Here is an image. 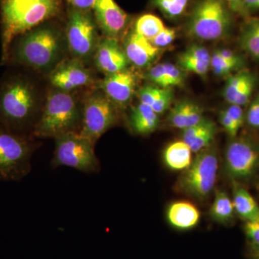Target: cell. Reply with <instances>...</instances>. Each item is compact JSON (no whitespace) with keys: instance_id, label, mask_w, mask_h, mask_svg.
<instances>
[{"instance_id":"1","label":"cell","mask_w":259,"mask_h":259,"mask_svg":"<svg viewBox=\"0 0 259 259\" xmlns=\"http://www.w3.org/2000/svg\"><path fill=\"white\" fill-rule=\"evenodd\" d=\"M42 105L36 84L23 71L11 70L0 79V125L30 136L40 118Z\"/></svg>"},{"instance_id":"2","label":"cell","mask_w":259,"mask_h":259,"mask_svg":"<svg viewBox=\"0 0 259 259\" xmlns=\"http://www.w3.org/2000/svg\"><path fill=\"white\" fill-rule=\"evenodd\" d=\"M66 51L65 32L44 23L13 40L6 64L50 73L64 60Z\"/></svg>"},{"instance_id":"3","label":"cell","mask_w":259,"mask_h":259,"mask_svg":"<svg viewBox=\"0 0 259 259\" xmlns=\"http://www.w3.org/2000/svg\"><path fill=\"white\" fill-rule=\"evenodd\" d=\"M61 7V0H0L2 64L16 37L56 17Z\"/></svg>"},{"instance_id":"4","label":"cell","mask_w":259,"mask_h":259,"mask_svg":"<svg viewBox=\"0 0 259 259\" xmlns=\"http://www.w3.org/2000/svg\"><path fill=\"white\" fill-rule=\"evenodd\" d=\"M82 104L71 92L55 90L48 95L32 136L40 139L79 132Z\"/></svg>"},{"instance_id":"5","label":"cell","mask_w":259,"mask_h":259,"mask_svg":"<svg viewBox=\"0 0 259 259\" xmlns=\"http://www.w3.org/2000/svg\"><path fill=\"white\" fill-rule=\"evenodd\" d=\"M231 11L225 0H198L187 20V35L204 41L224 38L231 28Z\"/></svg>"},{"instance_id":"6","label":"cell","mask_w":259,"mask_h":259,"mask_svg":"<svg viewBox=\"0 0 259 259\" xmlns=\"http://www.w3.org/2000/svg\"><path fill=\"white\" fill-rule=\"evenodd\" d=\"M36 147L30 136L0 125V180L20 181L26 177Z\"/></svg>"},{"instance_id":"7","label":"cell","mask_w":259,"mask_h":259,"mask_svg":"<svg viewBox=\"0 0 259 259\" xmlns=\"http://www.w3.org/2000/svg\"><path fill=\"white\" fill-rule=\"evenodd\" d=\"M218 162L217 151L212 146L199 151L179 177L176 190L198 200L207 199L215 186Z\"/></svg>"},{"instance_id":"8","label":"cell","mask_w":259,"mask_h":259,"mask_svg":"<svg viewBox=\"0 0 259 259\" xmlns=\"http://www.w3.org/2000/svg\"><path fill=\"white\" fill-rule=\"evenodd\" d=\"M94 146L95 144L79 132L57 136L51 166H68L84 173H97L100 170V163Z\"/></svg>"},{"instance_id":"9","label":"cell","mask_w":259,"mask_h":259,"mask_svg":"<svg viewBox=\"0 0 259 259\" xmlns=\"http://www.w3.org/2000/svg\"><path fill=\"white\" fill-rule=\"evenodd\" d=\"M65 36L68 51L74 59L86 62L93 58L100 38L90 11L70 8Z\"/></svg>"},{"instance_id":"10","label":"cell","mask_w":259,"mask_h":259,"mask_svg":"<svg viewBox=\"0 0 259 259\" xmlns=\"http://www.w3.org/2000/svg\"><path fill=\"white\" fill-rule=\"evenodd\" d=\"M117 107L102 91H95L84 99L79 134L93 144L118 121Z\"/></svg>"},{"instance_id":"11","label":"cell","mask_w":259,"mask_h":259,"mask_svg":"<svg viewBox=\"0 0 259 259\" xmlns=\"http://www.w3.org/2000/svg\"><path fill=\"white\" fill-rule=\"evenodd\" d=\"M225 169L235 182L250 180L259 170V145L245 136L235 137L226 148Z\"/></svg>"},{"instance_id":"12","label":"cell","mask_w":259,"mask_h":259,"mask_svg":"<svg viewBox=\"0 0 259 259\" xmlns=\"http://www.w3.org/2000/svg\"><path fill=\"white\" fill-rule=\"evenodd\" d=\"M93 10L97 27L104 37L118 41L125 35L130 17L115 0H96Z\"/></svg>"},{"instance_id":"13","label":"cell","mask_w":259,"mask_h":259,"mask_svg":"<svg viewBox=\"0 0 259 259\" xmlns=\"http://www.w3.org/2000/svg\"><path fill=\"white\" fill-rule=\"evenodd\" d=\"M49 81L56 90L71 92L93 84L95 78L92 71L78 59H64L50 72Z\"/></svg>"},{"instance_id":"14","label":"cell","mask_w":259,"mask_h":259,"mask_svg":"<svg viewBox=\"0 0 259 259\" xmlns=\"http://www.w3.org/2000/svg\"><path fill=\"white\" fill-rule=\"evenodd\" d=\"M93 60L97 69L106 76L125 71L130 64L118 41L105 37L100 38Z\"/></svg>"},{"instance_id":"15","label":"cell","mask_w":259,"mask_h":259,"mask_svg":"<svg viewBox=\"0 0 259 259\" xmlns=\"http://www.w3.org/2000/svg\"><path fill=\"white\" fill-rule=\"evenodd\" d=\"M136 87V78L129 70L107 75L100 88L110 101L119 108H125L132 100Z\"/></svg>"},{"instance_id":"16","label":"cell","mask_w":259,"mask_h":259,"mask_svg":"<svg viewBox=\"0 0 259 259\" xmlns=\"http://www.w3.org/2000/svg\"><path fill=\"white\" fill-rule=\"evenodd\" d=\"M123 50L130 64L137 68H147L157 59L160 49L152 42L135 31L128 32L123 44Z\"/></svg>"},{"instance_id":"17","label":"cell","mask_w":259,"mask_h":259,"mask_svg":"<svg viewBox=\"0 0 259 259\" xmlns=\"http://www.w3.org/2000/svg\"><path fill=\"white\" fill-rule=\"evenodd\" d=\"M203 110L190 100L177 103L168 114V122L171 127L182 131L197 125L204 120Z\"/></svg>"},{"instance_id":"18","label":"cell","mask_w":259,"mask_h":259,"mask_svg":"<svg viewBox=\"0 0 259 259\" xmlns=\"http://www.w3.org/2000/svg\"><path fill=\"white\" fill-rule=\"evenodd\" d=\"M166 218L168 223L174 228L187 231L197 226L200 221V212L191 202L178 201L168 206Z\"/></svg>"},{"instance_id":"19","label":"cell","mask_w":259,"mask_h":259,"mask_svg":"<svg viewBox=\"0 0 259 259\" xmlns=\"http://www.w3.org/2000/svg\"><path fill=\"white\" fill-rule=\"evenodd\" d=\"M159 115L146 104L140 102L131 108L128 124L134 134L146 136L154 132L159 125Z\"/></svg>"},{"instance_id":"20","label":"cell","mask_w":259,"mask_h":259,"mask_svg":"<svg viewBox=\"0 0 259 259\" xmlns=\"http://www.w3.org/2000/svg\"><path fill=\"white\" fill-rule=\"evenodd\" d=\"M139 97L140 102L147 105L160 115L171 107L174 93L171 88L146 85L140 89Z\"/></svg>"},{"instance_id":"21","label":"cell","mask_w":259,"mask_h":259,"mask_svg":"<svg viewBox=\"0 0 259 259\" xmlns=\"http://www.w3.org/2000/svg\"><path fill=\"white\" fill-rule=\"evenodd\" d=\"M192 151L183 141H177L168 144L163 153V161L166 166L174 171H184L192 159Z\"/></svg>"},{"instance_id":"22","label":"cell","mask_w":259,"mask_h":259,"mask_svg":"<svg viewBox=\"0 0 259 259\" xmlns=\"http://www.w3.org/2000/svg\"><path fill=\"white\" fill-rule=\"evenodd\" d=\"M233 204L235 212L245 221L259 219V206L251 194L244 187L235 184Z\"/></svg>"},{"instance_id":"23","label":"cell","mask_w":259,"mask_h":259,"mask_svg":"<svg viewBox=\"0 0 259 259\" xmlns=\"http://www.w3.org/2000/svg\"><path fill=\"white\" fill-rule=\"evenodd\" d=\"M235 213L233 201L228 193L225 191H217L209 209L211 219L221 224H227L233 221Z\"/></svg>"},{"instance_id":"24","label":"cell","mask_w":259,"mask_h":259,"mask_svg":"<svg viewBox=\"0 0 259 259\" xmlns=\"http://www.w3.org/2000/svg\"><path fill=\"white\" fill-rule=\"evenodd\" d=\"M240 45L250 56L259 59V18L248 20L241 33Z\"/></svg>"},{"instance_id":"25","label":"cell","mask_w":259,"mask_h":259,"mask_svg":"<svg viewBox=\"0 0 259 259\" xmlns=\"http://www.w3.org/2000/svg\"><path fill=\"white\" fill-rule=\"evenodd\" d=\"M165 28L163 21L157 16L145 14L137 19L134 24V30L151 41Z\"/></svg>"},{"instance_id":"26","label":"cell","mask_w":259,"mask_h":259,"mask_svg":"<svg viewBox=\"0 0 259 259\" xmlns=\"http://www.w3.org/2000/svg\"><path fill=\"white\" fill-rule=\"evenodd\" d=\"M217 133V127L213 121L207 119L204 128L188 144L192 153H197L212 145Z\"/></svg>"},{"instance_id":"27","label":"cell","mask_w":259,"mask_h":259,"mask_svg":"<svg viewBox=\"0 0 259 259\" xmlns=\"http://www.w3.org/2000/svg\"><path fill=\"white\" fill-rule=\"evenodd\" d=\"M190 0H153V5L166 18L175 20L184 15Z\"/></svg>"},{"instance_id":"28","label":"cell","mask_w":259,"mask_h":259,"mask_svg":"<svg viewBox=\"0 0 259 259\" xmlns=\"http://www.w3.org/2000/svg\"><path fill=\"white\" fill-rule=\"evenodd\" d=\"M250 74L251 73L249 71H241L228 77L223 90V95L226 101L230 105H233L237 95Z\"/></svg>"},{"instance_id":"29","label":"cell","mask_w":259,"mask_h":259,"mask_svg":"<svg viewBox=\"0 0 259 259\" xmlns=\"http://www.w3.org/2000/svg\"><path fill=\"white\" fill-rule=\"evenodd\" d=\"M178 65L183 71L193 73L202 77L205 76L210 69V63L189 57L184 54L179 57Z\"/></svg>"},{"instance_id":"30","label":"cell","mask_w":259,"mask_h":259,"mask_svg":"<svg viewBox=\"0 0 259 259\" xmlns=\"http://www.w3.org/2000/svg\"><path fill=\"white\" fill-rule=\"evenodd\" d=\"M241 65L227 61L219 55L215 51L211 56L210 68L213 73L218 76H226L231 74L232 71L239 67Z\"/></svg>"},{"instance_id":"31","label":"cell","mask_w":259,"mask_h":259,"mask_svg":"<svg viewBox=\"0 0 259 259\" xmlns=\"http://www.w3.org/2000/svg\"><path fill=\"white\" fill-rule=\"evenodd\" d=\"M144 78L155 86L161 88H168L164 64H156L151 66L145 73Z\"/></svg>"},{"instance_id":"32","label":"cell","mask_w":259,"mask_h":259,"mask_svg":"<svg viewBox=\"0 0 259 259\" xmlns=\"http://www.w3.org/2000/svg\"><path fill=\"white\" fill-rule=\"evenodd\" d=\"M163 64H164L168 88L183 86L185 80V72H184L185 71L181 69L180 66L170 64V63H165Z\"/></svg>"},{"instance_id":"33","label":"cell","mask_w":259,"mask_h":259,"mask_svg":"<svg viewBox=\"0 0 259 259\" xmlns=\"http://www.w3.org/2000/svg\"><path fill=\"white\" fill-rule=\"evenodd\" d=\"M255 77L253 74L250 75L249 77L246 80L243 86L242 87L239 93H238L233 105L238 106H244L246 105L251 97L253 89L255 87Z\"/></svg>"},{"instance_id":"34","label":"cell","mask_w":259,"mask_h":259,"mask_svg":"<svg viewBox=\"0 0 259 259\" xmlns=\"http://www.w3.org/2000/svg\"><path fill=\"white\" fill-rule=\"evenodd\" d=\"M177 37L176 30L171 28H165L164 30L158 34L154 38L151 40L154 47L161 49L168 47L175 41Z\"/></svg>"},{"instance_id":"35","label":"cell","mask_w":259,"mask_h":259,"mask_svg":"<svg viewBox=\"0 0 259 259\" xmlns=\"http://www.w3.org/2000/svg\"><path fill=\"white\" fill-rule=\"evenodd\" d=\"M185 55L193 59L210 63L211 56L207 48L203 46L194 44L191 46L183 53Z\"/></svg>"},{"instance_id":"36","label":"cell","mask_w":259,"mask_h":259,"mask_svg":"<svg viewBox=\"0 0 259 259\" xmlns=\"http://www.w3.org/2000/svg\"><path fill=\"white\" fill-rule=\"evenodd\" d=\"M219 122L230 137L232 139L236 137L239 129L238 128V127L235 124L234 121L231 118V115L226 111V109L222 110L220 113Z\"/></svg>"},{"instance_id":"37","label":"cell","mask_w":259,"mask_h":259,"mask_svg":"<svg viewBox=\"0 0 259 259\" xmlns=\"http://www.w3.org/2000/svg\"><path fill=\"white\" fill-rule=\"evenodd\" d=\"M244 231L250 245V248H259V229L254 221H246Z\"/></svg>"},{"instance_id":"38","label":"cell","mask_w":259,"mask_h":259,"mask_svg":"<svg viewBox=\"0 0 259 259\" xmlns=\"http://www.w3.org/2000/svg\"><path fill=\"white\" fill-rule=\"evenodd\" d=\"M246 120L250 127L253 128L259 127V94L250 103Z\"/></svg>"},{"instance_id":"39","label":"cell","mask_w":259,"mask_h":259,"mask_svg":"<svg viewBox=\"0 0 259 259\" xmlns=\"http://www.w3.org/2000/svg\"><path fill=\"white\" fill-rule=\"evenodd\" d=\"M67 2L71 8L83 11H90L93 9L96 0H65Z\"/></svg>"},{"instance_id":"40","label":"cell","mask_w":259,"mask_h":259,"mask_svg":"<svg viewBox=\"0 0 259 259\" xmlns=\"http://www.w3.org/2000/svg\"><path fill=\"white\" fill-rule=\"evenodd\" d=\"M217 52L219 54V55L223 59H226L227 61H231V62L236 63L241 65L242 60L241 57L235 54L233 51L230 50V49H223L218 50Z\"/></svg>"},{"instance_id":"41","label":"cell","mask_w":259,"mask_h":259,"mask_svg":"<svg viewBox=\"0 0 259 259\" xmlns=\"http://www.w3.org/2000/svg\"><path fill=\"white\" fill-rule=\"evenodd\" d=\"M231 11L241 15H246L247 12L243 5V0H225Z\"/></svg>"},{"instance_id":"42","label":"cell","mask_w":259,"mask_h":259,"mask_svg":"<svg viewBox=\"0 0 259 259\" xmlns=\"http://www.w3.org/2000/svg\"><path fill=\"white\" fill-rule=\"evenodd\" d=\"M243 5L247 13L251 10H259V0H243Z\"/></svg>"},{"instance_id":"43","label":"cell","mask_w":259,"mask_h":259,"mask_svg":"<svg viewBox=\"0 0 259 259\" xmlns=\"http://www.w3.org/2000/svg\"><path fill=\"white\" fill-rule=\"evenodd\" d=\"M252 259H259V248H250Z\"/></svg>"},{"instance_id":"44","label":"cell","mask_w":259,"mask_h":259,"mask_svg":"<svg viewBox=\"0 0 259 259\" xmlns=\"http://www.w3.org/2000/svg\"><path fill=\"white\" fill-rule=\"evenodd\" d=\"M255 223V224L257 225V226H258V229H259V219L257 220V221H254Z\"/></svg>"}]
</instances>
